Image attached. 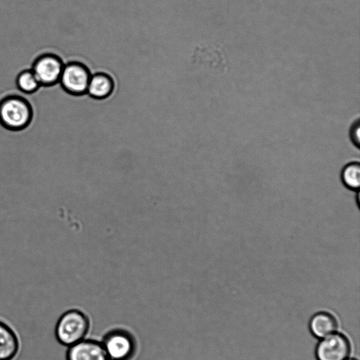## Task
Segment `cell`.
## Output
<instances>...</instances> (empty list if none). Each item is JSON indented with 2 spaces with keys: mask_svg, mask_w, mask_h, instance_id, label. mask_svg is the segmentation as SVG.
Segmentation results:
<instances>
[{
  "mask_svg": "<svg viewBox=\"0 0 360 360\" xmlns=\"http://www.w3.org/2000/svg\"><path fill=\"white\" fill-rule=\"evenodd\" d=\"M113 90L112 78L105 73H97L90 77L86 92L97 99L105 98Z\"/></svg>",
  "mask_w": 360,
  "mask_h": 360,
  "instance_id": "obj_10",
  "label": "cell"
},
{
  "mask_svg": "<svg viewBox=\"0 0 360 360\" xmlns=\"http://www.w3.org/2000/svg\"><path fill=\"white\" fill-rule=\"evenodd\" d=\"M341 180L349 189L356 191L360 187V165L353 162L345 165L341 172Z\"/></svg>",
  "mask_w": 360,
  "mask_h": 360,
  "instance_id": "obj_12",
  "label": "cell"
},
{
  "mask_svg": "<svg viewBox=\"0 0 360 360\" xmlns=\"http://www.w3.org/2000/svg\"><path fill=\"white\" fill-rule=\"evenodd\" d=\"M351 139L353 143L356 146V147L359 148L360 145V135H359V122L357 123V125L352 128V130L351 131Z\"/></svg>",
  "mask_w": 360,
  "mask_h": 360,
  "instance_id": "obj_13",
  "label": "cell"
},
{
  "mask_svg": "<svg viewBox=\"0 0 360 360\" xmlns=\"http://www.w3.org/2000/svg\"><path fill=\"white\" fill-rule=\"evenodd\" d=\"M101 342L109 360H132L137 351L135 337L120 328L108 331Z\"/></svg>",
  "mask_w": 360,
  "mask_h": 360,
  "instance_id": "obj_3",
  "label": "cell"
},
{
  "mask_svg": "<svg viewBox=\"0 0 360 360\" xmlns=\"http://www.w3.org/2000/svg\"><path fill=\"white\" fill-rule=\"evenodd\" d=\"M350 353L349 338L338 331L319 339L315 348L316 360H345Z\"/></svg>",
  "mask_w": 360,
  "mask_h": 360,
  "instance_id": "obj_4",
  "label": "cell"
},
{
  "mask_svg": "<svg viewBox=\"0 0 360 360\" xmlns=\"http://www.w3.org/2000/svg\"><path fill=\"white\" fill-rule=\"evenodd\" d=\"M90 329L88 316L77 309H70L58 318L54 329L55 338L61 345L68 347L86 338Z\"/></svg>",
  "mask_w": 360,
  "mask_h": 360,
  "instance_id": "obj_1",
  "label": "cell"
},
{
  "mask_svg": "<svg viewBox=\"0 0 360 360\" xmlns=\"http://www.w3.org/2000/svg\"><path fill=\"white\" fill-rule=\"evenodd\" d=\"M15 84L21 92L27 94L36 92L41 86L32 69L20 71L15 78Z\"/></svg>",
  "mask_w": 360,
  "mask_h": 360,
  "instance_id": "obj_11",
  "label": "cell"
},
{
  "mask_svg": "<svg viewBox=\"0 0 360 360\" xmlns=\"http://www.w3.org/2000/svg\"><path fill=\"white\" fill-rule=\"evenodd\" d=\"M87 68L78 62L64 65L59 82L63 89L72 95H82L86 92L90 79Z\"/></svg>",
  "mask_w": 360,
  "mask_h": 360,
  "instance_id": "obj_6",
  "label": "cell"
},
{
  "mask_svg": "<svg viewBox=\"0 0 360 360\" xmlns=\"http://www.w3.org/2000/svg\"><path fill=\"white\" fill-rule=\"evenodd\" d=\"M309 328L313 336L321 339L336 332L338 323L332 314L325 311H319L311 317Z\"/></svg>",
  "mask_w": 360,
  "mask_h": 360,
  "instance_id": "obj_9",
  "label": "cell"
},
{
  "mask_svg": "<svg viewBox=\"0 0 360 360\" xmlns=\"http://www.w3.org/2000/svg\"><path fill=\"white\" fill-rule=\"evenodd\" d=\"M20 348L19 337L6 322L0 320V360H13Z\"/></svg>",
  "mask_w": 360,
  "mask_h": 360,
  "instance_id": "obj_8",
  "label": "cell"
},
{
  "mask_svg": "<svg viewBox=\"0 0 360 360\" xmlns=\"http://www.w3.org/2000/svg\"><path fill=\"white\" fill-rule=\"evenodd\" d=\"M64 67L61 58L52 53L38 56L32 64V70L41 86H51L59 82Z\"/></svg>",
  "mask_w": 360,
  "mask_h": 360,
  "instance_id": "obj_5",
  "label": "cell"
},
{
  "mask_svg": "<svg viewBox=\"0 0 360 360\" xmlns=\"http://www.w3.org/2000/svg\"><path fill=\"white\" fill-rule=\"evenodd\" d=\"M345 360H357L356 359H354V358H349L348 357L347 359Z\"/></svg>",
  "mask_w": 360,
  "mask_h": 360,
  "instance_id": "obj_14",
  "label": "cell"
},
{
  "mask_svg": "<svg viewBox=\"0 0 360 360\" xmlns=\"http://www.w3.org/2000/svg\"><path fill=\"white\" fill-rule=\"evenodd\" d=\"M65 360H109L101 341L85 338L68 347Z\"/></svg>",
  "mask_w": 360,
  "mask_h": 360,
  "instance_id": "obj_7",
  "label": "cell"
},
{
  "mask_svg": "<svg viewBox=\"0 0 360 360\" xmlns=\"http://www.w3.org/2000/svg\"><path fill=\"white\" fill-rule=\"evenodd\" d=\"M32 118V107L23 96L11 94L0 100V124L4 128L13 131L23 130Z\"/></svg>",
  "mask_w": 360,
  "mask_h": 360,
  "instance_id": "obj_2",
  "label": "cell"
}]
</instances>
